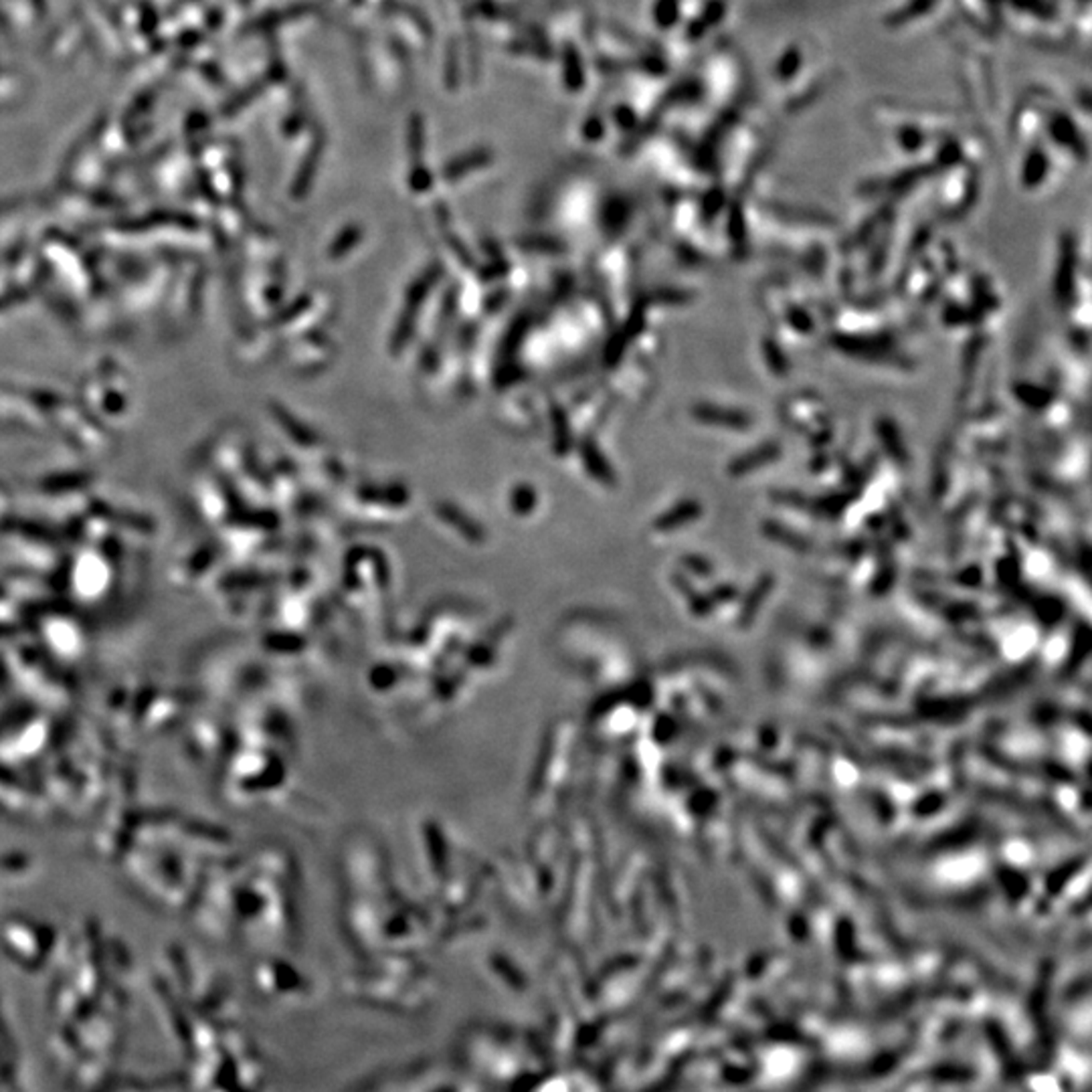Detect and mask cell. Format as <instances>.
<instances>
[{
  "mask_svg": "<svg viewBox=\"0 0 1092 1092\" xmlns=\"http://www.w3.org/2000/svg\"><path fill=\"white\" fill-rule=\"evenodd\" d=\"M363 496L375 499V502H379V499H385V502H391V504H403L406 499V492L401 490V487H389V490H365Z\"/></svg>",
  "mask_w": 1092,
  "mask_h": 1092,
  "instance_id": "obj_1",
  "label": "cell"
},
{
  "mask_svg": "<svg viewBox=\"0 0 1092 1092\" xmlns=\"http://www.w3.org/2000/svg\"><path fill=\"white\" fill-rule=\"evenodd\" d=\"M514 502H516L514 504L516 513H528V510H532V506H534V494H532V490H528V487H526V490H525V487H522V490H516Z\"/></svg>",
  "mask_w": 1092,
  "mask_h": 1092,
  "instance_id": "obj_2",
  "label": "cell"
},
{
  "mask_svg": "<svg viewBox=\"0 0 1092 1092\" xmlns=\"http://www.w3.org/2000/svg\"><path fill=\"white\" fill-rule=\"evenodd\" d=\"M356 237H358V231H346V233H344V235L340 237V241H339L340 246H334V249H332L334 258H340L342 253H346V249H351V247L354 246Z\"/></svg>",
  "mask_w": 1092,
  "mask_h": 1092,
  "instance_id": "obj_3",
  "label": "cell"
}]
</instances>
